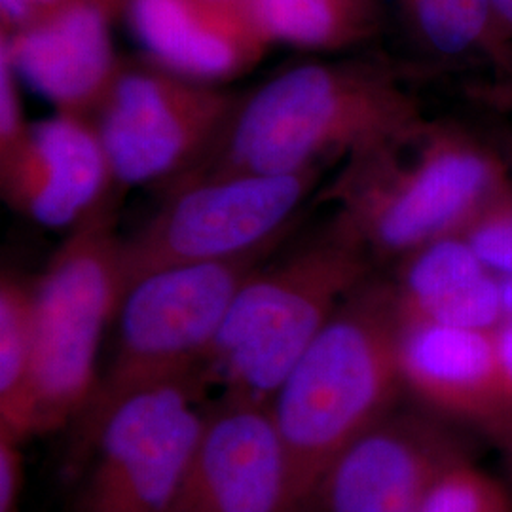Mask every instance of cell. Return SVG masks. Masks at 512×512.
Returning <instances> with one entry per match:
<instances>
[{"mask_svg":"<svg viewBox=\"0 0 512 512\" xmlns=\"http://www.w3.org/2000/svg\"><path fill=\"white\" fill-rule=\"evenodd\" d=\"M444 421L393 408L332 461L315 503L323 512H421L440 476L469 458Z\"/></svg>","mask_w":512,"mask_h":512,"instance_id":"30bf717a","label":"cell"},{"mask_svg":"<svg viewBox=\"0 0 512 512\" xmlns=\"http://www.w3.org/2000/svg\"><path fill=\"white\" fill-rule=\"evenodd\" d=\"M488 99H497V103L512 109V84L511 86L501 88V90H492V92L488 93Z\"/></svg>","mask_w":512,"mask_h":512,"instance_id":"83f0119b","label":"cell"},{"mask_svg":"<svg viewBox=\"0 0 512 512\" xmlns=\"http://www.w3.org/2000/svg\"><path fill=\"white\" fill-rule=\"evenodd\" d=\"M509 181V165L467 131L420 118L351 152L313 203L334 205L366 251L404 258L456 236Z\"/></svg>","mask_w":512,"mask_h":512,"instance_id":"7a4b0ae2","label":"cell"},{"mask_svg":"<svg viewBox=\"0 0 512 512\" xmlns=\"http://www.w3.org/2000/svg\"><path fill=\"white\" fill-rule=\"evenodd\" d=\"M21 439L0 429V512H18L23 490Z\"/></svg>","mask_w":512,"mask_h":512,"instance_id":"603a6c76","label":"cell"},{"mask_svg":"<svg viewBox=\"0 0 512 512\" xmlns=\"http://www.w3.org/2000/svg\"><path fill=\"white\" fill-rule=\"evenodd\" d=\"M148 61L220 86L249 73L272 46L247 10L207 0H126Z\"/></svg>","mask_w":512,"mask_h":512,"instance_id":"9a60e30c","label":"cell"},{"mask_svg":"<svg viewBox=\"0 0 512 512\" xmlns=\"http://www.w3.org/2000/svg\"><path fill=\"white\" fill-rule=\"evenodd\" d=\"M33 283L10 272L0 279V429L25 439L35 433Z\"/></svg>","mask_w":512,"mask_h":512,"instance_id":"ac0fdd59","label":"cell"},{"mask_svg":"<svg viewBox=\"0 0 512 512\" xmlns=\"http://www.w3.org/2000/svg\"><path fill=\"white\" fill-rule=\"evenodd\" d=\"M35 2L42 8L44 14H48V12H54L57 8H63V6H67V4L78 2V0H35Z\"/></svg>","mask_w":512,"mask_h":512,"instance_id":"f1b7e54d","label":"cell"},{"mask_svg":"<svg viewBox=\"0 0 512 512\" xmlns=\"http://www.w3.org/2000/svg\"><path fill=\"white\" fill-rule=\"evenodd\" d=\"M323 169L289 175H236L167 192L164 207L124 239L129 283L150 272L219 262L281 247L310 202Z\"/></svg>","mask_w":512,"mask_h":512,"instance_id":"52a82bcc","label":"cell"},{"mask_svg":"<svg viewBox=\"0 0 512 512\" xmlns=\"http://www.w3.org/2000/svg\"><path fill=\"white\" fill-rule=\"evenodd\" d=\"M372 275V255L332 219L236 294L203 361L222 397L270 404L332 313Z\"/></svg>","mask_w":512,"mask_h":512,"instance_id":"277c9868","label":"cell"},{"mask_svg":"<svg viewBox=\"0 0 512 512\" xmlns=\"http://www.w3.org/2000/svg\"><path fill=\"white\" fill-rule=\"evenodd\" d=\"M393 287L408 321L494 332L507 317L501 277L458 234L401 258Z\"/></svg>","mask_w":512,"mask_h":512,"instance_id":"2e32d148","label":"cell"},{"mask_svg":"<svg viewBox=\"0 0 512 512\" xmlns=\"http://www.w3.org/2000/svg\"><path fill=\"white\" fill-rule=\"evenodd\" d=\"M501 293H503L505 313L512 315V275L501 277Z\"/></svg>","mask_w":512,"mask_h":512,"instance_id":"4316f807","label":"cell"},{"mask_svg":"<svg viewBox=\"0 0 512 512\" xmlns=\"http://www.w3.org/2000/svg\"><path fill=\"white\" fill-rule=\"evenodd\" d=\"M458 236L494 274L512 275V179L495 190Z\"/></svg>","mask_w":512,"mask_h":512,"instance_id":"44dd1931","label":"cell"},{"mask_svg":"<svg viewBox=\"0 0 512 512\" xmlns=\"http://www.w3.org/2000/svg\"><path fill=\"white\" fill-rule=\"evenodd\" d=\"M421 42L437 54H480L512 73V48L505 40L492 0H401Z\"/></svg>","mask_w":512,"mask_h":512,"instance_id":"d6986e66","label":"cell"},{"mask_svg":"<svg viewBox=\"0 0 512 512\" xmlns=\"http://www.w3.org/2000/svg\"><path fill=\"white\" fill-rule=\"evenodd\" d=\"M494 340L499 365L512 393V315H507L503 323L494 330Z\"/></svg>","mask_w":512,"mask_h":512,"instance_id":"cb8c5ba5","label":"cell"},{"mask_svg":"<svg viewBox=\"0 0 512 512\" xmlns=\"http://www.w3.org/2000/svg\"><path fill=\"white\" fill-rule=\"evenodd\" d=\"M495 440L501 444V448L505 450V456H507V459H509V467H511L512 471V420L497 437H495Z\"/></svg>","mask_w":512,"mask_h":512,"instance_id":"484cf974","label":"cell"},{"mask_svg":"<svg viewBox=\"0 0 512 512\" xmlns=\"http://www.w3.org/2000/svg\"><path fill=\"white\" fill-rule=\"evenodd\" d=\"M275 249L162 268L129 283L118 310L114 357L80 414V435L131 391L202 376L236 294Z\"/></svg>","mask_w":512,"mask_h":512,"instance_id":"8992f818","label":"cell"},{"mask_svg":"<svg viewBox=\"0 0 512 512\" xmlns=\"http://www.w3.org/2000/svg\"><path fill=\"white\" fill-rule=\"evenodd\" d=\"M403 317L393 281L372 275L332 313L270 403L293 461L302 512L332 461L404 391Z\"/></svg>","mask_w":512,"mask_h":512,"instance_id":"3957f363","label":"cell"},{"mask_svg":"<svg viewBox=\"0 0 512 512\" xmlns=\"http://www.w3.org/2000/svg\"><path fill=\"white\" fill-rule=\"evenodd\" d=\"M124 6L126 0H78L14 35L0 33V48L21 84L55 112L92 120L122 67L112 21Z\"/></svg>","mask_w":512,"mask_h":512,"instance_id":"4fadbf2b","label":"cell"},{"mask_svg":"<svg viewBox=\"0 0 512 512\" xmlns=\"http://www.w3.org/2000/svg\"><path fill=\"white\" fill-rule=\"evenodd\" d=\"M497 25L512 48V0H492Z\"/></svg>","mask_w":512,"mask_h":512,"instance_id":"d4e9b609","label":"cell"},{"mask_svg":"<svg viewBox=\"0 0 512 512\" xmlns=\"http://www.w3.org/2000/svg\"><path fill=\"white\" fill-rule=\"evenodd\" d=\"M239 97L165 71L148 59L122 61L92 118L114 188L171 183L183 175L215 143Z\"/></svg>","mask_w":512,"mask_h":512,"instance_id":"9c48e42d","label":"cell"},{"mask_svg":"<svg viewBox=\"0 0 512 512\" xmlns=\"http://www.w3.org/2000/svg\"><path fill=\"white\" fill-rule=\"evenodd\" d=\"M249 14L272 44L313 52L361 46L384 23L380 0H251Z\"/></svg>","mask_w":512,"mask_h":512,"instance_id":"e0dca14e","label":"cell"},{"mask_svg":"<svg viewBox=\"0 0 512 512\" xmlns=\"http://www.w3.org/2000/svg\"><path fill=\"white\" fill-rule=\"evenodd\" d=\"M29 122L21 101V80L10 61V55L0 48V154H6L21 139Z\"/></svg>","mask_w":512,"mask_h":512,"instance_id":"7402d4cb","label":"cell"},{"mask_svg":"<svg viewBox=\"0 0 512 512\" xmlns=\"http://www.w3.org/2000/svg\"><path fill=\"white\" fill-rule=\"evenodd\" d=\"M219 6H226V8H239V10H247L249 12V2L251 0H207Z\"/></svg>","mask_w":512,"mask_h":512,"instance_id":"f546056e","label":"cell"},{"mask_svg":"<svg viewBox=\"0 0 512 512\" xmlns=\"http://www.w3.org/2000/svg\"><path fill=\"white\" fill-rule=\"evenodd\" d=\"M179 512H302L270 404L222 397L205 412Z\"/></svg>","mask_w":512,"mask_h":512,"instance_id":"8fae6325","label":"cell"},{"mask_svg":"<svg viewBox=\"0 0 512 512\" xmlns=\"http://www.w3.org/2000/svg\"><path fill=\"white\" fill-rule=\"evenodd\" d=\"M114 200L101 205L33 283L35 433L80 416L99 384L97 357L126 293Z\"/></svg>","mask_w":512,"mask_h":512,"instance_id":"5b68a950","label":"cell"},{"mask_svg":"<svg viewBox=\"0 0 512 512\" xmlns=\"http://www.w3.org/2000/svg\"><path fill=\"white\" fill-rule=\"evenodd\" d=\"M420 116L416 95L385 61L294 65L239 97L215 143L169 192L220 177L323 169Z\"/></svg>","mask_w":512,"mask_h":512,"instance_id":"6da1fadb","label":"cell"},{"mask_svg":"<svg viewBox=\"0 0 512 512\" xmlns=\"http://www.w3.org/2000/svg\"><path fill=\"white\" fill-rule=\"evenodd\" d=\"M2 198L46 228H74L114 200V181L90 118L55 112L29 122L14 148L0 154Z\"/></svg>","mask_w":512,"mask_h":512,"instance_id":"7c38bea8","label":"cell"},{"mask_svg":"<svg viewBox=\"0 0 512 512\" xmlns=\"http://www.w3.org/2000/svg\"><path fill=\"white\" fill-rule=\"evenodd\" d=\"M401 374L404 391L442 420L475 425L494 439L512 420L494 332L403 319Z\"/></svg>","mask_w":512,"mask_h":512,"instance_id":"5bb4252c","label":"cell"},{"mask_svg":"<svg viewBox=\"0 0 512 512\" xmlns=\"http://www.w3.org/2000/svg\"><path fill=\"white\" fill-rule=\"evenodd\" d=\"M202 376L118 399L80 435L92 458L78 512H179L205 412Z\"/></svg>","mask_w":512,"mask_h":512,"instance_id":"ba28073f","label":"cell"},{"mask_svg":"<svg viewBox=\"0 0 512 512\" xmlns=\"http://www.w3.org/2000/svg\"><path fill=\"white\" fill-rule=\"evenodd\" d=\"M421 512H512V497L505 484L465 458L440 476Z\"/></svg>","mask_w":512,"mask_h":512,"instance_id":"ffe728a7","label":"cell"}]
</instances>
